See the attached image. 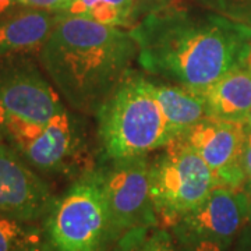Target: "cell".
<instances>
[{
	"label": "cell",
	"mask_w": 251,
	"mask_h": 251,
	"mask_svg": "<svg viewBox=\"0 0 251 251\" xmlns=\"http://www.w3.org/2000/svg\"><path fill=\"white\" fill-rule=\"evenodd\" d=\"M130 31L144 72L200 94L246 66L251 53L250 27L181 1L145 16Z\"/></svg>",
	"instance_id": "1"
},
{
	"label": "cell",
	"mask_w": 251,
	"mask_h": 251,
	"mask_svg": "<svg viewBox=\"0 0 251 251\" xmlns=\"http://www.w3.org/2000/svg\"><path fill=\"white\" fill-rule=\"evenodd\" d=\"M137 57L130 29L63 16L38 50L41 67L70 108L94 116L133 72Z\"/></svg>",
	"instance_id": "2"
},
{
	"label": "cell",
	"mask_w": 251,
	"mask_h": 251,
	"mask_svg": "<svg viewBox=\"0 0 251 251\" xmlns=\"http://www.w3.org/2000/svg\"><path fill=\"white\" fill-rule=\"evenodd\" d=\"M95 117L100 156H147L175 140L151 77L134 70L103 102Z\"/></svg>",
	"instance_id": "3"
},
{
	"label": "cell",
	"mask_w": 251,
	"mask_h": 251,
	"mask_svg": "<svg viewBox=\"0 0 251 251\" xmlns=\"http://www.w3.org/2000/svg\"><path fill=\"white\" fill-rule=\"evenodd\" d=\"M41 227L44 251L112 250L116 236L95 165L54 198Z\"/></svg>",
	"instance_id": "4"
},
{
	"label": "cell",
	"mask_w": 251,
	"mask_h": 251,
	"mask_svg": "<svg viewBox=\"0 0 251 251\" xmlns=\"http://www.w3.org/2000/svg\"><path fill=\"white\" fill-rule=\"evenodd\" d=\"M66 106L28 54L0 62V138L16 148L42 133Z\"/></svg>",
	"instance_id": "5"
},
{
	"label": "cell",
	"mask_w": 251,
	"mask_h": 251,
	"mask_svg": "<svg viewBox=\"0 0 251 251\" xmlns=\"http://www.w3.org/2000/svg\"><path fill=\"white\" fill-rule=\"evenodd\" d=\"M219 186L191 147L176 138L150 165V191L159 226L172 229Z\"/></svg>",
	"instance_id": "6"
},
{
	"label": "cell",
	"mask_w": 251,
	"mask_h": 251,
	"mask_svg": "<svg viewBox=\"0 0 251 251\" xmlns=\"http://www.w3.org/2000/svg\"><path fill=\"white\" fill-rule=\"evenodd\" d=\"M150 165L147 156H100L95 165L116 240L130 229L159 225L150 191Z\"/></svg>",
	"instance_id": "7"
},
{
	"label": "cell",
	"mask_w": 251,
	"mask_h": 251,
	"mask_svg": "<svg viewBox=\"0 0 251 251\" xmlns=\"http://www.w3.org/2000/svg\"><path fill=\"white\" fill-rule=\"evenodd\" d=\"M20 155L39 173L72 175L75 177L94 166L87 161V134L77 115L66 108L41 134L16 147Z\"/></svg>",
	"instance_id": "8"
},
{
	"label": "cell",
	"mask_w": 251,
	"mask_h": 251,
	"mask_svg": "<svg viewBox=\"0 0 251 251\" xmlns=\"http://www.w3.org/2000/svg\"><path fill=\"white\" fill-rule=\"evenodd\" d=\"M249 212L250 198L243 190L216 186L171 230L175 237H197L232 247L249 224Z\"/></svg>",
	"instance_id": "9"
},
{
	"label": "cell",
	"mask_w": 251,
	"mask_h": 251,
	"mask_svg": "<svg viewBox=\"0 0 251 251\" xmlns=\"http://www.w3.org/2000/svg\"><path fill=\"white\" fill-rule=\"evenodd\" d=\"M54 198L41 173L10 144L0 141V214L41 222Z\"/></svg>",
	"instance_id": "10"
},
{
	"label": "cell",
	"mask_w": 251,
	"mask_h": 251,
	"mask_svg": "<svg viewBox=\"0 0 251 251\" xmlns=\"http://www.w3.org/2000/svg\"><path fill=\"white\" fill-rule=\"evenodd\" d=\"M177 138L202 158L219 186L243 190L242 155L247 140L243 125L206 117Z\"/></svg>",
	"instance_id": "11"
},
{
	"label": "cell",
	"mask_w": 251,
	"mask_h": 251,
	"mask_svg": "<svg viewBox=\"0 0 251 251\" xmlns=\"http://www.w3.org/2000/svg\"><path fill=\"white\" fill-rule=\"evenodd\" d=\"M57 13L18 7L0 16V62L38 52L57 23Z\"/></svg>",
	"instance_id": "12"
},
{
	"label": "cell",
	"mask_w": 251,
	"mask_h": 251,
	"mask_svg": "<svg viewBox=\"0 0 251 251\" xmlns=\"http://www.w3.org/2000/svg\"><path fill=\"white\" fill-rule=\"evenodd\" d=\"M208 117L244 125L251 112V70L242 66L227 73L202 92Z\"/></svg>",
	"instance_id": "13"
},
{
	"label": "cell",
	"mask_w": 251,
	"mask_h": 251,
	"mask_svg": "<svg viewBox=\"0 0 251 251\" xmlns=\"http://www.w3.org/2000/svg\"><path fill=\"white\" fill-rule=\"evenodd\" d=\"M151 82L175 140L208 117L202 94L155 77Z\"/></svg>",
	"instance_id": "14"
},
{
	"label": "cell",
	"mask_w": 251,
	"mask_h": 251,
	"mask_svg": "<svg viewBox=\"0 0 251 251\" xmlns=\"http://www.w3.org/2000/svg\"><path fill=\"white\" fill-rule=\"evenodd\" d=\"M57 14L88 18L103 25L126 29H131L138 24L133 0H74Z\"/></svg>",
	"instance_id": "15"
},
{
	"label": "cell",
	"mask_w": 251,
	"mask_h": 251,
	"mask_svg": "<svg viewBox=\"0 0 251 251\" xmlns=\"http://www.w3.org/2000/svg\"><path fill=\"white\" fill-rule=\"evenodd\" d=\"M0 251H44L41 224L0 214Z\"/></svg>",
	"instance_id": "16"
},
{
	"label": "cell",
	"mask_w": 251,
	"mask_h": 251,
	"mask_svg": "<svg viewBox=\"0 0 251 251\" xmlns=\"http://www.w3.org/2000/svg\"><path fill=\"white\" fill-rule=\"evenodd\" d=\"M110 251H179V247L171 229L152 225L127 230Z\"/></svg>",
	"instance_id": "17"
},
{
	"label": "cell",
	"mask_w": 251,
	"mask_h": 251,
	"mask_svg": "<svg viewBox=\"0 0 251 251\" xmlns=\"http://www.w3.org/2000/svg\"><path fill=\"white\" fill-rule=\"evenodd\" d=\"M202 9L214 11L251 28V0H190Z\"/></svg>",
	"instance_id": "18"
},
{
	"label": "cell",
	"mask_w": 251,
	"mask_h": 251,
	"mask_svg": "<svg viewBox=\"0 0 251 251\" xmlns=\"http://www.w3.org/2000/svg\"><path fill=\"white\" fill-rule=\"evenodd\" d=\"M179 251H230V247H226L221 243L197 239V237H175Z\"/></svg>",
	"instance_id": "19"
},
{
	"label": "cell",
	"mask_w": 251,
	"mask_h": 251,
	"mask_svg": "<svg viewBox=\"0 0 251 251\" xmlns=\"http://www.w3.org/2000/svg\"><path fill=\"white\" fill-rule=\"evenodd\" d=\"M181 0H133L135 9V16L140 23V20H143L145 16L152 14L156 11L168 9L171 6H175L180 3Z\"/></svg>",
	"instance_id": "20"
},
{
	"label": "cell",
	"mask_w": 251,
	"mask_h": 251,
	"mask_svg": "<svg viewBox=\"0 0 251 251\" xmlns=\"http://www.w3.org/2000/svg\"><path fill=\"white\" fill-rule=\"evenodd\" d=\"M23 7L36 10H46L52 13H59L63 9L62 0H20Z\"/></svg>",
	"instance_id": "21"
},
{
	"label": "cell",
	"mask_w": 251,
	"mask_h": 251,
	"mask_svg": "<svg viewBox=\"0 0 251 251\" xmlns=\"http://www.w3.org/2000/svg\"><path fill=\"white\" fill-rule=\"evenodd\" d=\"M242 168L246 177V184L243 191L247 193L251 190V135H247V140L244 144V150L242 155Z\"/></svg>",
	"instance_id": "22"
},
{
	"label": "cell",
	"mask_w": 251,
	"mask_h": 251,
	"mask_svg": "<svg viewBox=\"0 0 251 251\" xmlns=\"http://www.w3.org/2000/svg\"><path fill=\"white\" fill-rule=\"evenodd\" d=\"M232 251H251V225L247 224L242 233L239 234Z\"/></svg>",
	"instance_id": "23"
},
{
	"label": "cell",
	"mask_w": 251,
	"mask_h": 251,
	"mask_svg": "<svg viewBox=\"0 0 251 251\" xmlns=\"http://www.w3.org/2000/svg\"><path fill=\"white\" fill-rule=\"evenodd\" d=\"M21 7L20 0H0V16Z\"/></svg>",
	"instance_id": "24"
},
{
	"label": "cell",
	"mask_w": 251,
	"mask_h": 251,
	"mask_svg": "<svg viewBox=\"0 0 251 251\" xmlns=\"http://www.w3.org/2000/svg\"><path fill=\"white\" fill-rule=\"evenodd\" d=\"M243 128H244V131H246V135H251V112L250 115H249V117H247V120L244 122Z\"/></svg>",
	"instance_id": "25"
},
{
	"label": "cell",
	"mask_w": 251,
	"mask_h": 251,
	"mask_svg": "<svg viewBox=\"0 0 251 251\" xmlns=\"http://www.w3.org/2000/svg\"><path fill=\"white\" fill-rule=\"evenodd\" d=\"M62 1H63V9L62 10H64L66 7H67V6H69V4H70V3H72V1H74V0H62ZM62 10H60V11H62ZM60 11H59V13H60Z\"/></svg>",
	"instance_id": "26"
},
{
	"label": "cell",
	"mask_w": 251,
	"mask_h": 251,
	"mask_svg": "<svg viewBox=\"0 0 251 251\" xmlns=\"http://www.w3.org/2000/svg\"><path fill=\"white\" fill-rule=\"evenodd\" d=\"M249 225H251V200H250V212H249Z\"/></svg>",
	"instance_id": "27"
},
{
	"label": "cell",
	"mask_w": 251,
	"mask_h": 251,
	"mask_svg": "<svg viewBox=\"0 0 251 251\" xmlns=\"http://www.w3.org/2000/svg\"><path fill=\"white\" fill-rule=\"evenodd\" d=\"M247 66H249V69L251 70V53H250V57H249V60H247Z\"/></svg>",
	"instance_id": "28"
},
{
	"label": "cell",
	"mask_w": 251,
	"mask_h": 251,
	"mask_svg": "<svg viewBox=\"0 0 251 251\" xmlns=\"http://www.w3.org/2000/svg\"><path fill=\"white\" fill-rule=\"evenodd\" d=\"M246 194H247V196H249V198H250V200H251V190H250V191H247Z\"/></svg>",
	"instance_id": "29"
},
{
	"label": "cell",
	"mask_w": 251,
	"mask_h": 251,
	"mask_svg": "<svg viewBox=\"0 0 251 251\" xmlns=\"http://www.w3.org/2000/svg\"><path fill=\"white\" fill-rule=\"evenodd\" d=\"M0 141H1V138H0Z\"/></svg>",
	"instance_id": "30"
}]
</instances>
